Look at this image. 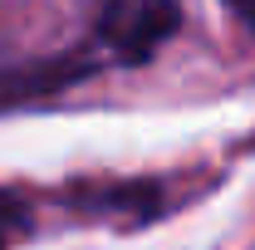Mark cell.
I'll use <instances>...</instances> for the list:
<instances>
[{"mask_svg": "<svg viewBox=\"0 0 255 250\" xmlns=\"http://www.w3.org/2000/svg\"><path fill=\"white\" fill-rule=\"evenodd\" d=\"M177 30H182L177 0H103V15H98V34L108 39L113 64L123 69L152 64Z\"/></svg>", "mask_w": 255, "mask_h": 250, "instance_id": "1", "label": "cell"}, {"mask_svg": "<svg viewBox=\"0 0 255 250\" xmlns=\"http://www.w3.org/2000/svg\"><path fill=\"white\" fill-rule=\"evenodd\" d=\"M74 206H84L94 216H128V226H142V221L162 216L172 201H167L162 182H113L98 191H74Z\"/></svg>", "mask_w": 255, "mask_h": 250, "instance_id": "2", "label": "cell"}, {"mask_svg": "<svg viewBox=\"0 0 255 250\" xmlns=\"http://www.w3.org/2000/svg\"><path fill=\"white\" fill-rule=\"evenodd\" d=\"M25 236H30V206L15 191H0V250H10Z\"/></svg>", "mask_w": 255, "mask_h": 250, "instance_id": "3", "label": "cell"}, {"mask_svg": "<svg viewBox=\"0 0 255 250\" xmlns=\"http://www.w3.org/2000/svg\"><path fill=\"white\" fill-rule=\"evenodd\" d=\"M221 5H226V10H231V15H236V20H241V25L255 34V0H221Z\"/></svg>", "mask_w": 255, "mask_h": 250, "instance_id": "4", "label": "cell"}]
</instances>
